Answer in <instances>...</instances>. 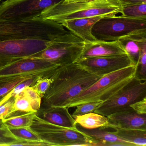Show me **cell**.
<instances>
[{
    "instance_id": "1",
    "label": "cell",
    "mask_w": 146,
    "mask_h": 146,
    "mask_svg": "<svg viewBox=\"0 0 146 146\" xmlns=\"http://www.w3.org/2000/svg\"><path fill=\"white\" fill-rule=\"evenodd\" d=\"M102 76L78 62L60 66L50 77L52 82L42 99L40 109L66 107L72 100Z\"/></svg>"
},
{
    "instance_id": "2",
    "label": "cell",
    "mask_w": 146,
    "mask_h": 146,
    "mask_svg": "<svg viewBox=\"0 0 146 146\" xmlns=\"http://www.w3.org/2000/svg\"><path fill=\"white\" fill-rule=\"evenodd\" d=\"M122 6L117 0L63 1L45 9L34 19L49 20L60 23L67 20L120 13Z\"/></svg>"
},
{
    "instance_id": "3",
    "label": "cell",
    "mask_w": 146,
    "mask_h": 146,
    "mask_svg": "<svg viewBox=\"0 0 146 146\" xmlns=\"http://www.w3.org/2000/svg\"><path fill=\"white\" fill-rule=\"evenodd\" d=\"M68 32L61 24L51 20L0 19V41L23 39L52 41Z\"/></svg>"
},
{
    "instance_id": "4",
    "label": "cell",
    "mask_w": 146,
    "mask_h": 146,
    "mask_svg": "<svg viewBox=\"0 0 146 146\" xmlns=\"http://www.w3.org/2000/svg\"><path fill=\"white\" fill-rule=\"evenodd\" d=\"M137 66H129L102 77L71 101L66 107L92 102H104L119 91L135 76Z\"/></svg>"
},
{
    "instance_id": "5",
    "label": "cell",
    "mask_w": 146,
    "mask_h": 146,
    "mask_svg": "<svg viewBox=\"0 0 146 146\" xmlns=\"http://www.w3.org/2000/svg\"><path fill=\"white\" fill-rule=\"evenodd\" d=\"M31 129L47 146H98L96 140L76 128L50 123L36 114Z\"/></svg>"
},
{
    "instance_id": "6",
    "label": "cell",
    "mask_w": 146,
    "mask_h": 146,
    "mask_svg": "<svg viewBox=\"0 0 146 146\" xmlns=\"http://www.w3.org/2000/svg\"><path fill=\"white\" fill-rule=\"evenodd\" d=\"M146 32V19L105 16L96 22L92 33L97 40L117 41L124 36Z\"/></svg>"
},
{
    "instance_id": "7",
    "label": "cell",
    "mask_w": 146,
    "mask_h": 146,
    "mask_svg": "<svg viewBox=\"0 0 146 146\" xmlns=\"http://www.w3.org/2000/svg\"><path fill=\"white\" fill-rule=\"evenodd\" d=\"M84 45L83 40L69 31L54 39L46 49L33 56L60 66L70 64L79 60Z\"/></svg>"
},
{
    "instance_id": "8",
    "label": "cell",
    "mask_w": 146,
    "mask_h": 146,
    "mask_svg": "<svg viewBox=\"0 0 146 146\" xmlns=\"http://www.w3.org/2000/svg\"><path fill=\"white\" fill-rule=\"evenodd\" d=\"M60 66L44 59L24 57L9 60L0 65V78L41 75L50 78Z\"/></svg>"
},
{
    "instance_id": "9",
    "label": "cell",
    "mask_w": 146,
    "mask_h": 146,
    "mask_svg": "<svg viewBox=\"0 0 146 146\" xmlns=\"http://www.w3.org/2000/svg\"><path fill=\"white\" fill-rule=\"evenodd\" d=\"M145 98L146 80H141L135 76L119 91L102 102L93 112L107 117Z\"/></svg>"
},
{
    "instance_id": "10",
    "label": "cell",
    "mask_w": 146,
    "mask_h": 146,
    "mask_svg": "<svg viewBox=\"0 0 146 146\" xmlns=\"http://www.w3.org/2000/svg\"><path fill=\"white\" fill-rule=\"evenodd\" d=\"M64 0H6L0 4V19L33 20L43 11Z\"/></svg>"
},
{
    "instance_id": "11",
    "label": "cell",
    "mask_w": 146,
    "mask_h": 146,
    "mask_svg": "<svg viewBox=\"0 0 146 146\" xmlns=\"http://www.w3.org/2000/svg\"><path fill=\"white\" fill-rule=\"evenodd\" d=\"M53 40L23 39L0 41V63L35 55L46 49Z\"/></svg>"
},
{
    "instance_id": "12",
    "label": "cell",
    "mask_w": 146,
    "mask_h": 146,
    "mask_svg": "<svg viewBox=\"0 0 146 146\" xmlns=\"http://www.w3.org/2000/svg\"><path fill=\"white\" fill-rule=\"evenodd\" d=\"M77 62L86 66L93 73L102 76L135 65L127 54L82 59Z\"/></svg>"
},
{
    "instance_id": "13",
    "label": "cell",
    "mask_w": 146,
    "mask_h": 146,
    "mask_svg": "<svg viewBox=\"0 0 146 146\" xmlns=\"http://www.w3.org/2000/svg\"><path fill=\"white\" fill-rule=\"evenodd\" d=\"M108 127L146 130V114L137 113L130 107L107 116Z\"/></svg>"
},
{
    "instance_id": "14",
    "label": "cell",
    "mask_w": 146,
    "mask_h": 146,
    "mask_svg": "<svg viewBox=\"0 0 146 146\" xmlns=\"http://www.w3.org/2000/svg\"><path fill=\"white\" fill-rule=\"evenodd\" d=\"M125 54V50L118 40H96L92 42H85L80 59Z\"/></svg>"
},
{
    "instance_id": "15",
    "label": "cell",
    "mask_w": 146,
    "mask_h": 146,
    "mask_svg": "<svg viewBox=\"0 0 146 146\" xmlns=\"http://www.w3.org/2000/svg\"><path fill=\"white\" fill-rule=\"evenodd\" d=\"M103 17L105 16L72 19L64 21L60 24L85 42H92L97 40L92 33L93 26Z\"/></svg>"
},
{
    "instance_id": "16",
    "label": "cell",
    "mask_w": 146,
    "mask_h": 146,
    "mask_svg": "<svg viewBox=\"0 0 146 146\" xmlns=\"http://www.w3.org/2000/svg\"><path fill=\"white\" fill-rule=\"evenodd\" d=\"M40 113L36 114L45 121L56 125L69 128H76V123L67 107L52 108L40 109Z\"/></svg>"
},
{
    "instance_id": "17",
    "label": "cell",
    "mask_w": 146,
    "mask_h": 146,
    "mask_svg": "<svg viewBox=\"0 0 146 146\" xmlns=\"http://www.w3.org/2000/svg\"><path fill=\"white\" fill-rule=\"evenodd\" d=\"M118 41L137 66L142 50L146 46V32L124 36Z\"/></svg>"
},
{
    "instance_id": "18",
    "label": "cell",
    "mask_w": 146,
    "mask_h": 146,
    "mask_svg": "<svg viewBox=\"0 0 146 146\" xmlns=\"http://www.w3.org/2000/svg\"><path fill=\"white\" fill-rule=\"evenodd\" d=\"M76 127L81 131L100 142L102 146H132L131 143L116 135L113 133L115 129L113 131H110L108 129L109 127H100L88 129L82 128L80 125Z\"/></svg>"
},
{
    "instance_id": "19",
    "label": "cell",
    "mask_w": 146,
    "mask_h": 146,
    "mask_svg": "<svg viewBox=\"0 0 146 146\" xmlns=\"http://www.w3.org/2000/svg\"><path fill=\"white\" fill-rule=\"evenodd\" d=\"M76 124L88 129L108 127L107 117L95 113H89L74 117Z\"/></svg>"
},
{
    "instance_id": "20",
    "label": "cell",
    "mask_w": 146,
    "mask_h": 146,
    "mask_svg": "<svg viewBox=\"0 0 146 146\" xmlns=\"http://www.w3.org/2000/svg\"><path fill=\"white\" fill-rule=\"evenodd\" d=\"M113 133L132 146H146V130L137 129H115Z\"/></svg>"
},
{
    "instance_id": "21",
    "label": "cell",
    "mask_w": 146,
    "mask_h": 146,
    "mask_svg": "<svg viewBox=\"0 0 146 146\" xmlns=\"http://www.w3.org/2000/svg\"><path fill=\"white\" fill-rule=\"evenodd\" d=\"M37 112H23L19 114H11L1 119L2 123L7 127H30L33 119Z\"/></svg>"
},
{
    "instance_id": "22",
    "label": "cell",
    "mask_w": 146,
    "mask_h": 146,
    "mask_svg": "<svg viewBox=\"0 0 146 146\" xmlns=\"http://www.w3.org/2000/svg\"><path fill=\"white\" fill-rule=\"evenodd\" d=\"M7 127L10 133L19 142H29L45 143L42 141L40 137L31 129L30 127Z\"/></svg>"
},
{
    "instance_id": "23",
    "label": "cell",
    "mask_w": 146,
    "mask_h": 146,
    "mask_svg": "<svg viewBox=\"0 0 146 146\" xmlns=\"http://www.w3.org/2000/svg\"><path fill=\"white\" fill-rule=\"evenodd\" d=\"M122 16L137 19H146V3L122 6Z\"/></svg>"
},
{
    "instance_id": "24",
    "label": "cell",
    "mask_w": 146,
    "mask_h": 146,
    "mask_svg": "<svg viewBox=\"0 0 146 146\" xmlns=\"http://www.w3.org/2000/svg\"><path fill=\"white\" fill-rule=\"evenodd\" d=\"M36 112L33 110L32 103L27 97L23 91L15 97L13 105V112Z\"/></svg>"
},
{
    "instance_id": "25",
    "label": "cell",
    "mask_w": 146,
    "mask_h": 146,
    "mask_svg": "<svg viewBox=\"0 0 146 146\" xmlns=\"http://www.w3.org/2000/svg\"><path fill=\"white\" fill-rule=\"evenodd\" d=\"M14 100L15 97H10L7 94L0 101V120L13 113Z\"/></svg>"
},
{
    "instance_id": "26",
    "label": "cell",
    "mask_w": 146,
    "mask_h": 146,
    "mask_svg": "<svg viewBox=\"0 0 146 146\" xmlns=\"http://www.w3.org/2000/svg\"><path fill=\"white\" fill-rule=\"evenodd\" d=\"M23 91L31 101L33 110L37 112L40 108L42 97L31 86L27 87Z\"/></svg>"
},
{
    "instance_id": "27",
    "label": "cell",
    "mask_w": 146,
    "mask_h": 146,
    "mask_svg": "<svg viewBox=\"0 0 146 146\" xmlns=\"http://www.w3.org/2000/svg\"><path fill=\"white\" fill-rule=\"evenodd\" d=\"M29 76H19L14 77L8 82L5 83L3 85L0 87V97L6 95L19 84Z\"/></svg>"
},
{
    "instance_id": "28",
    "label": "cell",
    "mask_w": 146,
    "mask_h": 146,
    "mask_svg": "<svg viewBox=\"0 0 146 146\" xmlns=\"http://www.w3.org/2000/svg\"><path fill=\"white\" fill-rule=\"evenodd\" d=\"M102 102H92L81 104L76 106L72 116L73 118L78 115H84L94 111Z\"/></svg>"
},
{
    "instance_id": "29",
    "label": "cell",
    "mask_w": 146,
    "mask_h": 146,
    "mask_svg": "<svg viewBox=\"0 0 146 146\" xmlns=\"http://www.w3.org/2000/svg\"><path fill=\"white\" fill-rule=\"evenodd\" d=\"M52 82V79L50 78L41 77L31 87L38 93L42 99Z\"/></svg>"
},
{
    "instance_id": "30",
    "label": "cell",
    "mask_w": 146,
    "mask_h": 146,
    "mask_svg": "<svg viewBox=\"0 0 146 146\" xmlns=\"http://www.w3.org/2000/svg\"><path fill=\"white\" fill-rule=\"evenodd\" d=\"M135 77L141 80H146V46L142 50Z\"/></svg>"
},
{
    "instance_id": "31",
    "label": "cell",
    "mask_w": 146,
    "mask_h": 146,
    "mask_svg": "<svg viewBox=\"0 0 146 146\" xmlns=\"http://www.w3.org/2000/svg\"><path fill=\"white\" fill-rule=\"evenodd\" d=\"M129 106L138 114H146V98L131 104Z\"/></svg>"
},
{
    "instance_id": "32",
    "label": "cell",
    "mask_w": 146,
    "mask_h": 146,
    "mask_svg": "<svg viewBox=\"0 0 146 146\" xmlns=\"http://www.w3.org/2000/svg\"><path fill=\"white\" fill-rule=\"evenodd\" d=\"M122 6L138 4V3H146V0H117Z\"/></svg>"
},
{
    "instance_id": "33",
    "label": "cell",
    "mask_w": 146,
    "mask_h": 146,
    "mask_svg": "<svg viewBox=\"0 0 146 146\" xmlns=\"http://www.w3.org/2000/svg\"><path fill=\"white\" fill-rule=\"evenodd\" d=\"M13 77L5 78H0V87L2 86V85H3L5 83L8 82L9 80H11V79L13 78Z\"/></svg>"
},
{
    "instance_id": "34",
    "label": "cell",
    "mask_w": 146,
    "mask_h": 146,
    "mask_svg": "<svg viewBox=\"0 0 146 146\" xmlns=\"http://www.w3.org/2000/svg\"><path fill=\"white\" fill-rule=\"evenodd\" d=\"M66 1H77V0H64Z\"/></svg>"
},
{
    "instance_id": "35",
    "label": "cell",
    "mask_w": 146,
    "mask_h": 146,
    "mask_svg": "<svg viewBox=\"0 0 146 146\" xmlns=\"http://www.w3.org/2000/svg\"><path fill=\"white\" fill-rule=\"evenodd\" d=\"M4 96H2V97H0V101L1 100H2V98H3V97H4Z\"/></svg>"
},
{
    "instance_id": "36",
    "label": "cell",
    "mask_w": 146,
    "mask_h": 146,
    "mask_svg": "<svg viewBox=\"0 0 146 146\" xmlns=\"http://www.w3.org/2000/svg\"><path fill=\"white\" fill-rule=\"evenodd\" d=\"M1 0H0V3H1Z\"/></svg>"
},
{
    "instance_id": "37",
    "label": "cell",
    "mask_w": 146,
    "mask_h": 146,
    "mask_svg": "<svg viewBox=\"0 0 146 146\" xmlns=\"http://www.w3.org/2000/svg\"><path fill=\"white\" fill-rule=\"evenodd\" d=\"M0 65H1V64H0Z\"/></svg>"
}]
</instances>
